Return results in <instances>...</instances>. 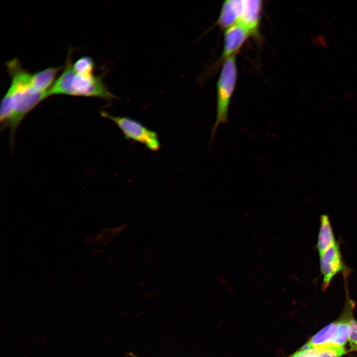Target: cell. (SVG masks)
I'll list each match as a JSON object with an SVG mask.
<instances>
[{"label":"cell","instance_id":"obj_8","mask_svg":"<svg viewBox=\"0 0 357 357\" xmlns=\"http://www.w3.org/2000/svg\"><path fill=\"white\" fill-rule=\"evenodd\" d=\"M262 8V1L260 0H244L242 11L237 24L244 27L252 36L257 35Z\"/></svg>","mask_w":357,"mask_h":357},{"label":"cell","instance_id":"obj_13","mask_svg":"<svg viewBox=\"0 0 357 357\" xmlns=\"http://www.w3.org/2000/svg\"><path fill=\"white\" fill-rule=\"evenodd\" d=\"M94 67V62L89 56L82 57L73 64V68L75 72L82 75H93Z\"/></svg>","mask_w":357,"mask_h":357},{"label":"cell","instance_id":"obj_7","mask_svg":"<svg viewBox=\"0 0 357 357\" xmlns=\"http://www.w3.org/2000/svg\"><path fill=\"white\" fill-rule=\"evenodd\" d=\"M250 36L252 35L248 30L238 24L225 29L223 53L219 61L223 63L228 58L237 54Z\"/></svg>","mask_w":357,"mask_h":357},{"label":"cell","instance_id":"obj_12","mask_svg":"<svg viewBox=\"0 0 357 357\" xmlns=\"http://www.w3.org/2000/svg\"><path fill=\"white\" fill-rule=\"evenodd\" d=\"M62 68V66L50 67L32 74L33 87L39 91L48 93L56 81L57 75Z\"/></svg>","mask_w":357,"mask_h":357},{"label":"cell","instance_id":"obj_1","mask_svg":"<svg viewBox=\"0 0 357 357\" xmlns=\"http://www.w3.org/2000/svg\"><path fill=\"white\" fill-rule=\"evenodd\" d=\"M7 71L11 83L1 102L0 121L1 128H9L13 143L15 130L21 121L48 96L47 93L33 87L32 74L26 70L21 63L10 65Z\"/></svg>","mask_w":357,"mask_h":357},{"label":"cell","instance_id":"obj_9","mask_svg":"<svg viewBox=\"0 0 357 357\" xmlns=\"http://www.w3.org/2000/svg\"><path fill=\"white\" fill-rule=\"evenodd\" d=\"M244 0H227L222 6L217 24L224 29L237 24L241 14Z\"/></svg>","mask_w":357,"mask_h":357},{"label":"cell","instance_id":"obj_3","mask_svg":"<svg viewBox=\"0 0 357 357\" xmlns=\"http://www.w3.org/2000/svg\"><path fill=\"white\" fill-rule=\"evenodd\" d=\"M345 309L339 318L327 325L302 347L317 348L327 346L345 347L350 333V322L353 318L354 302L347 295Z\"/></svg>","mask_w":357,"mask_h":357},{"label":"cell","instance_id":"obj_11","mask_svg":"<svg viewBox=\"0 0 357 357\" xmlns=\"http://www.w3.org/2000/svg\"><path fill=\"white\" fill-rule=\"evenodd\" d=\"M348 352L345 347L336 346L317 348L302 347L288 357H341Z\"/></svg>","mask_w":357,"mask_h":357},{"label":"cell","instance_id":"obj_14","mask_svg":"<svg viewBox=\"0 0 357 357\" xmlns=\"http://www.w3.org/2000/svg\"><path fill=\"white\" fill-rule=\"evenodd\" d=\"M349 352H357V321L354 319L350 322V333L348 338Z\"/></svg>","mask_w":357,"mask_h":357},{"label":"cell","instance_id":"obj_5","mask_svg":"<svg viewBox=\"0 0 357 357\" xmlns=\"http://www.w3.org/2000/svg\"><path fill=\"white\" fill-rule=\"evenodd\" d=\"M100 114L103 117L114 121L126 139L143 144L152 151L159 150L160 142L157 133L139 121L128 117L114 116L104 111Z\"/></svg>","mask_w":357,"mask_h":357},{"label":"cell","instance_id":"obj_4","mask_svg":"<svg viewBox=\"0 0 357 357\" xmlns=\"http://www.w3.org/2000/svg\"><path fill=\"white\" fill-rule=\"evenodd\" d=\"M236 55L226 59L220 71L217 83V115L211 130L212 137L220 124L228 121L229 109L238 77Z\"/></svg>","mask_w":357,"mask_h":357},{"label":"cell","instance_id":"obj_15","mask_svg":"<svg viewBox=\"0 0 357 357\" xmlns=\"http://www.w3.org/2000/svg\"><path fill=\"white\" fill-rule=\"evenodd\" d=\"M130 355L131 357H139L133 354L132 353H130Z\"/></svg>","mask_w":357,"mask_h":357},{"label":"cell","instance_id":"obj_2","mask_svg":"<svg viewBox=\"0 0 357 357\" xmlns=\"http://www.w3.org/2000/svg\"><path fill=\"white\" fill-rule=\"evenodd\" d=\"M69 50L63 70L48 92V96L66 95L98 97L107 100L115 98L103 81L104 74L82 75L75 72Z\"/></svg>","mask_w":357,"mask_h":357},{"label":"cell","instance_id":"obj_6","mask_svg":"<svg viewBox=\"0 0 357 357\" xmlns=\"http://www.w3.org/2000/svg\"><path fill=\"white\" fill-rule=\"evenodd\" d=\"M320 269L323 277L322 290H326L334 277L348 269L343 261L339 244L337 242L319 255Z\"/></svg>","mask_w":357,"mask_h":357},{"label":"cell","instance_id":"obj_10","mask_svg":"<svg viewBox=\"0 0 357 357\" xmlns=\"http://www.w3.org/2000/svg\"><path fill=\"white\" fill-rule=\"evenodd\" d=\"M336 242L329 216L326 214L321 215L316 244L319 255Z\"/></svg>","mask_w":357,"mask_h":357}]
</instances>
